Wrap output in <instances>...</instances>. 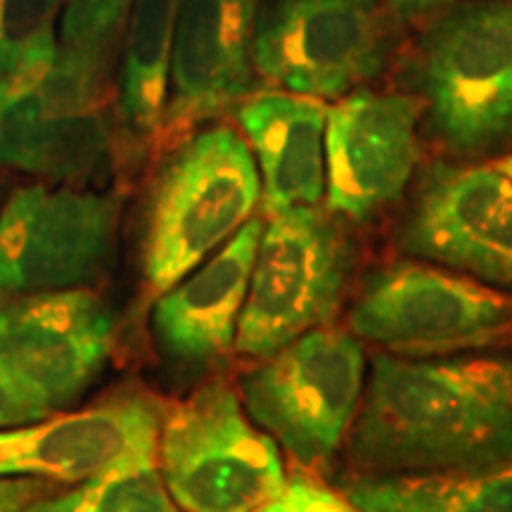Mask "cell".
<instances>
[{
  "mask_svg": "<svg viewBox=\"0 0 512 512\" xmlns=\"http://www.w3.org/2000/svg\"><path fill=\"white\" fill-rule=\"evenodd\" d=\"M512 460V354H377L351 432L366 475Z\"/></svg>",
  "mask_w": 512,
  "mask_h": 512,
  "instance_id": "1",
  "label": "cell"
},
{
  "mask_svg": "<svg viewBox=\"0 0 512 512\" xmlns=\"http://www.w3.org/2000/svg\"><path fill=\"white\" fill-rule=\"evenodd\" d=\"M261 176L235 128L211 126L178 147L152 190L145 230V283L171 290L252 219Z\"/></svg>",
  "mask_w": 512,
  "mask_h": 512,
  "instance_id": "2",
  "label": "cell"
},
{
  "mask_svg": "<svg viewBox=\"0 0 512 512\" xmlns=\"http://www.w3.org/2000/svg\"><path fill=\"white\" fill-rule=\"evenodd\" d=\"M157 460L183 512H259L287 484L273 437L226 382L204 384L164 415Z\"/></svg>",
  "mask_w": 512,
  "mask_h": 512,
  "instance_id": "3",
  "label": "cell"
},
{
  "mask_svg": "<svg viewBox=\"0 0 512 512\" xmlns=\"http://www.w3.org/2000/svg\"><path fill=\"white\" fill-rule=\"evenodd\" d=\"M349 325L384 354H470L512 342V294L465 273L399 261L368 280Z\"/></svg>",
  "mask_w": 512,
  "mask_h": 512,
  "instance_id": "4",
  "label": "cell"
},
{
  "mask_svg": "<svg viewBox=\"0 0 512 512\" xmlns=\"http://www.w3.org/2000/svg\"><path fill=\"white\" fill-rule=\"evenodd\" d=\"M240 394L249 418L297 463L320 467L361 411L366 351L354 332L316 328L249 370Z\"/></svg>",
  "mask_w": 512,
  "mask_h": 512,
  "instance_id": "5",
  "label": "cell"
},
{
  "mask_svg": "<svg viewBox=\"0 0 512 512\" xmlns=\"http://www.w3.org/2000/svg\"><path fill=\"white\" fill-rule=\"evenodd\" d=\"M418 81L448 150H489L512 131V0L456 5L420 41Z\"/></svg>",
  "mask_w": 512,
  "mask_h": 512,
  "instance_id": "6",
  "label": "cell"
},
{
  "mask_svg": "<svg viewBox=\"0 0 512 512\" xmlns=\"http://www.w3.org/2000/svg\"><path fill=\"white\" fill-rule=\"evenodd\" d=\"M351 249L318 207L268 216L235 337L242 356L266 358L330 323L342 304Z\"/></svg>",
  "mask_w": 512,
  "mask_h": 512,
  "instance_id": "7",
  "label": "cell"
},
{
  "mask_svg": "<svg viewBox=\"0 0 512 512\" xmlns=\"http://www.w3.org/2000/svg\"><path fill=\"white\" fill-rule=\"evenodd\" d=\"M387 48L380 0H268L254 72L280 91L339 100L382 72Z\"/></svg>",
  "mask_w": 512,
  "mask_h": 512,
  "instance_id": "8",
  "label": "cell"
},
{
  "mask_svg": "<svg viewBox=\"0 0 512 512\" xmlns=\"http://www.w3.org/2000/svg\"><path fill=\"white\" fill-rule=\"evenodd\" d=\"M121 200L27 185L0 209V297L76 290L112 252Z\"/></svg>",
  "mask_w": 512,
  "mask_h": 512,
  "instance_id": "9",
  "label": "cell"
},
{
  "mask_svg": "<svg viewBox=\"0 0 512 512\" xmlns=\"http://www.w3.org/2000/svg\"><path fill=\"white\" fill-rule=\"evenodd\" d=\"M114 320L88 290L0 297V373L48 408L72 401L100 373Z\"/></svg>",
  "mask_w": 512,
  "mask_h": 512,
  "instance_id": "10",
  "label": "cell"
},
{
  "mask_svg": "<svg viewBox=\"0 0 512 512\" xmlns=\"http://www.w3.org/2000/svg\"><path fill=\"white\" fill-rule=\"evenodd\" d=\"M422 261L512 287V181L498 166H437L401 226Z\"/></svg>",
  "mask_w": 512,
  "mask_h": 512,
  "instance_id": "11",
  "label": "cell"
},
{
  "mask_svg": "<svg viewBox=\"0 0 512 512\" xmlns=\"http://www.w3.org/2000/svg\"><path fill=\"white\" fill-rule=\"evenodd\" d=\"M422 105L411 95L358 91L328 107V209L366 221L399 200L420 159Z\"/></svg>",
  "mask_w": 512,
  "mask_h": 512,
  "instance_id": "12",
  "label": "cell"
},
{
  "mask_svg": "<svg viewBox=\"0 0 512 512\" xmlns=\"http://www.w3.org/2000/svg\"><path fill=\"white\" fill-rule=\"evenodd\" d=\"M162 406L145 394H117L46 422L0 430V477L81 484L128 460L157 458Z\"/></svg>",
  "mask_w": 512,
  "mask_h": 512,
  "instance_id": "13",
  "label": "cell"
},
{
  "mask_svg": "<svg viewBox=\"0 0 512 512\" xmlns=\"http://www.w3.org/2000/svg\"><path fill=\"white\" fill-rule=\"evenodd\" d=\"M259 0H183L171 50L162 140L245 100L254 83Z\"/></svg>",
  "mask_w": 512,
  "mask_h": 512,
  "instance_id": "14",
  "label": "cell"
},
{
  "mask_svg": "<svg viewBox=\"0 0 512 512\" xmlns=\"http://www.w3.org/2000/svg\"><path fill=\"white\" fill-rule=\"evenodd\" d=\"M264 221L249 219L207 264L159 294L152 325L166 351L185 366H202L235 347Z\"/></svg>",
  "mask_w": 512,
  "mask_h": 512,
  "instance_id": "15",
  "label": "cell"
},
{
  "mask_svg": "<svg viewBox=\"0 0 512 512\" xmlns=\"http://www.w3.org/2000/svg\"><path fill=\"white\" fill-rule=\"evenodd\" d=\"M261 176L268 216L294 207H318L328 188L323 100L290 91H264L238 107Z\"/></svg>",
  "mask_w": 512,
  "mask_h": 512,
  "instance_id": "16",
  "label": "cell"
},
{
  "mask_svg": "<svg viewBox=\"0 0 512 512\" xmlns=\"http://www.w3.org/2000/svg\"><path fill=\"white\" fill-rule=\"evenodd\" d=\"M112 124L100 107L41 112L27 95L0 107V164L55 183H88L112 162Z\"/></svg>",
  "mask_w": 512,
  "mask_h": 512,
  "instance_id": "17",
  "label": "cell"
},
{
  "mask_svg": "<svg viewBox=\"0 0 512 512\" xmlns=\"http://www.w3.org/2000/svg\"><path fill=\"white\" fill-rule=\"evenodd\" d=\"M361 512H512V460L363 475L342 486Z\"/></svg>",
  "mask_w": 512,
  "mask_h": 512,
  "instance_id": "18",
  "label": "cell"
},
{
  "mask_svg": "<svg viewBox=\"0 0 512 512\" xmlns=\"http://www.w3.org/2000/svg\"><path fill=\"white\" fill-rule=\"evenodd\" d=\"M183 0H133L121 69V107L138 136H162L171 50Z\"/></svg>",
  "mask_w": 512,
  "mask_h": 512,
  "instance_id": "19",
  "label": "cell"
},
{
  "mask_svg": "<svg viewBox=\"0 0 512 512\" xmlns=\"http://www.w3.org/2000/svg\"><path fill=\"white\" fill-rule=\"evenodd\" d=\"M60 8L62 0H0V107L34 91L50 69Z\"/></svg>",
  "mask_w": 512,
  "mask_h": 512,
  "instance_id": "20",
  "label": "cell"
},
{
  "mask_svg": "<svg viewBox=\"0 0 512 512\" xmlns=\"http://www.w3.org/2000/svg\"><path fill=\"white\" fill-rule=\"evenodd\" d=\"M27 512H183L166 489L159 460H128L60 496H46Z\"/></svg>",
  "mask_w": 512,
  "mask_h": 512,
  "instance_id": "21",
  "label": "cell"
},
{
  "mask_svg": "<svg viewBox=\"0 0 512 512\" xmlns=\"http://www.w3.org/2000/svg\"><path fill=\"white\" fill-rule=\"evenodd\" d=\"M131 3L133 0H67L60 46L110 57Z\"/></svg>",
  "mask_w": 512,
  "mask_h": 512,
  "instance_id": "22",
  "label": "cell"
},
{
  "mask_svg": "<svg viewBox=\"0 0 512 512\" xmlns=\"http://www.w3.org/2000/svg\"><path fill=\"white\" fill-rule=\"evenodd\" d=\"M259 512H361L342 494L313 479L297 475L287 479L285 489Z\"/></svg>",
  "mask_w": 512,
  "mask_h": 512,
  "instance_id": "23",
  "label": "cell"
},
{
  "mask_svg": "<svg viewBox=\"0 0 512 512\" xmlns=\"http://www.w3.org/2000/svg\"><path fill=\"white\" fill-rule=\"evenodd\" d=\"M48 413L50 408L46 403L38 401L27 389H22L8 375L0 373V430L29 425V422L46 418Z\"/></svg>",
  "mask_w": 512,
  "mask_h": 512,
  "instance_id": "24",
  "label": "cell"
},
{
  "mask_svg": "<svg viewBox=\"0 0 512 512\" xmlns=\"http://www.w3.org/2000/svg\"><path fill=\"white\" fill-rule=\"evenodd\" d=\"M53 484L38 477H0V512H27L53 494Z\"/></svg>",
  "mask_w": 512,
  "mask_h": 512,
  "instance_id": "25",
  "label": "cell"
},
{
  "mask_svg": "<svg viewBox=\"0 0 512 512\" xmlns=\"http://www.w3.org/2000/svg\"><path fill=\"white\" fill-rule=\"evenodd\" d=\"M460 0H389V8L403 22H411V19L427 17L432 12L453 8Z\"/></svg>",
  "mask_w": 512,
  "mask_h": 512,
  "instance_id": "26",
  "label": "cell"
},
{
  "mask_svg": "<svg viewBox=\"0 0 512 512\" xmlns=\"http://www.w3.org/2000/svg\"><path fill=\"white\" fill-rule=\"evenodd\" d=\"M496 166H498V169H501L503 174L508 176L510 181H512V155H508V157H505V159H501V162H498Z\"/></svg>",
  "mask_w": 512,
  "mask_h": 512,
  "instance_id": "27",
  "label": "cell"
}]
</instances>
